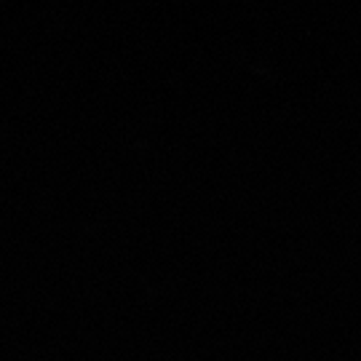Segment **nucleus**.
Here are the masks:
<instances>
[]
</instances>
